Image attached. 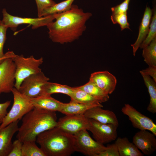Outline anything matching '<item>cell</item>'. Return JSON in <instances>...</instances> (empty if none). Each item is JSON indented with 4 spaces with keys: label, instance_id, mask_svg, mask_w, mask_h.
Segmentation results:
<instances>
[{
    "label": "cell",
    "instance_id": "cell-1",
    "mask_svg": "<svg viewBox=\"0 0 156 156\" xmlns=\"http://www.w3.org/2000/svg\"><path fill=\"white\" fill-rule=\"evenodd\" d=\"M92 15L73 4L69 10L56 14L55 21L47 26L49 38L53 42L61 44L78 39L86 30V22Z\"/></svg>",
    "mask_w": 156,
    "mask_h": 156
},
{
    "label": "cell",
    "instance_id": "cell-2",
    "mask_svg": "<svg viewBox=\"0 0 156 156\" xmlns=\"http://www.w3.org/2000/svg\"><path fill=\"white\" fill-rule=\"evenodd\" d=\"M22 119L16 137L23 142L36 141L39 134L56 127L57 122L55 112L35 107Z\"/></svg>",
    "mask_w": 156,
    "mask_h": 156
},
{
    "label": "cell",
    "instance_id": "cell-3",
    "mask_svg": "<svg viewBox=\"0 0 156 156\" xmlns=\"http://www.w3.org/2000/svg\"><path fill=\"white\" fill-rule=\"evenodd\" d=\"M36 141L46 156H69L75 152L74 135L57 127L40 133Z\"/></svg>",
    "mask_w": 156,
    "mask_h": 156
},
{
    "label": "cell",
    "instance_id": "cell-4",
    "mask_svg": "<svg viewBox=\"0 0 156 156\" xmlns=\"http://www.w3.org/2000/svg\"><path fill=\"white\" fill-rule=\"evenodd\" d=\"M11 92L13 96V104L0 125V128L5 127L13 122L20 120L34 107L31 98L21 93L14 87Z\"/></svg>",
    "mask_w": 156,
    "mask_h": 156
},
{
    "label": "cell",
    "instance_id": "cell-5",
    "mask_svg": "<svg viewBox=\"0 0 156 156\" xmlns=\"http://www.w3.org/2000/svg\"><path fill=\"white\" fill-rule=\"evenodd\" d=\"M12 59L16 67L14 87L18 90L25 79L42 71L40 66L43 62L42 57L36 59L33 56L25 57L23 55H16Z\"/></svg>",
    "mask_w": 156,
    "mask_h": 156
},
{
    "label": "cell",
    "instance_id": "cell-6",
    "mask_svg": "<svg viewBox=\"0 0 156 156\" xmlns=\"http://www.w3.org/2000/svg\"><path fill=\"white\" fill-rule=\"evenodd\" d=\"M2 13L3 16L2 22L13 31H16L18 26L21 24H30L32 25L33 29L47 26L54 20L56 14L37 18L22 17L10 14L5 8L3 9Z\"/></svg>",
    "mask_w": 156,
    "mask_h": 156
},
{
    "label": "cell",
    "instance_id": "cell-7",
    "mask_svg": "<svg viewBox=\"0 0 156 156\" xmlns=\"http://www.w3.org/2000/svg\"><path fill=\"white\" fill-rule=\"evenodd\" d=\"M87 130H82L74 135L75 151L89 156H99L106 146L92 139Z\"/></svg>",
    "mask_w": 156,
    "mask_h": 156
},
{
    "label": "cell",
    "instance_id": "cell-8",
    "mask_svg": "<svg viewBox=\"0 0 156 156\" xmlns=\"http://www.w3.org/2000/svg\"><path fill=\"white\" fill-rule=\"evenodd\" d=\"M88 119L87 130L92 133L96 141L104 144L116 139L118 126L112 124L101 123L92 119Z\"/></svg>",
    "mask_w": 156,
    "mask_h": 156
},
{
    "label": "cell",
    "instance_id": "cell-9",
    "mask_svg": "<svg viewBox=\"0 0 156 156\" xmlns=\"http://www.w3.org/2000/svg\"><path fill=\"white\" fill-rule=\"evenodd\" d=\"M49 79L41 71L32 74L25 79L21 83L18 91L30 98L40 96L44 86Z\"/></svg>",
    "mask_w": 156,
    "mask_h": 156
},
{
    "label": "cell",
    "instance_id": "cell-10",
    "mask_svg": "<svg viewBox=\"0 0 156 156\" xmlns=\"http://www.w3.org/2000/svg\"><path fill=\"white\" fill-rule=\"evenodd\" d=\"M121 111L128 116L134 127L140 130L148 131L156 136V125L151 119L128 103L124 104Z\"/></svg>",
    "mask_w": 156,
    "mask_h": 156
},
{
    "label": "cell",
    "instance_id": "cell-11",
    "mask_svg": "<svg viewBox=\"0 0 156 156\" xmlns=\"http://www.w3.org/2000/svg\"><path fill=\"white\" fill-rule=\"evenodd\" d=\"M15 69L12 58L5 59L0 63V94L11 92L15 83Z\"/></svg>",
    "mask_w": 156,
    "mask_h": 156
},
{
    "label": "cell",
    "instance_id": "cell-12",
    "mask_svg": "<svg viewBox=\"0 0 156 156\" xmlns=\"http://www.w3.org/2000/svg\"><path fill=\"white\" fill-rule=\"evenodd\" d=\"M88 125L89 119L83 114L66 115L57 121L56 127L74 135L82 130H87Z\"/></svg>",
    "mask_w": 156,
    "mask_h": 156
},
{
    "label": "cell",
    "instance_id": "cell-13",
    "mask_svg": "<svg viewBox=\"0 0 156 156\" xmlns=\"http://www.w3.org/2000/svg\"><path fill=\"white\" fill-rule=\"evenodd\" d=\"M156 136L148 131L140 130L133 136L132 143L143 154L150 155L156 150Z\"/></svg>",
    "mask_w": 156,
    "mask_h": 156
},
{
    "label": "cell",
    "instance_id": "cell-14",
    "mask_svg": "<svg viewBox=\"0 0 156 156\" xmlns=\"http://www.w3.org/2000/svg\"><path fill=\"white\" fill-rule=\"evenodd\" d=\"M89 80L108 94H111L114 91L117 82L116 77L107 71H99L92 73Z\"/></svg>",
    "mask_w": 156,
    "mask_h": 156
},
{
    "label": "cell",
    "instance_id": "cell-15",
    "mask_svg": "<svg viewBox=\"0 0 156 156\" xmlns=\"http://www.w3.org/2000/svg\"><path fill=\"white\" fill-rule=\"evenodd\" d=\"M19 121L17 120L0 128V156H8L10 152L12 144V139L18 131Z\"/></svg>",
    "mask_w": 156,
    "mask_h": 156
},
{
    "label": "cell",
    "instance_id": "cell-16",
    "mask_svg": "<svg viewBox=\"0 0 156 156\" xmlns=\"http://www.w3.org/2000/svg\"><path fill=\"white\" fill-rule=\"evenodd\" d=\"M102 107L97 106L92 108L83 114L88 119H92L104 124H112L118 126V118L113 111L104 109Z\"/></svg>",
    "mask_w": 156,
    "mask_h": 156
},
{
    "label": "cell",
    "instance_id": "cell-17",
    "mask_svg": "<svg viewBox=\"0 0 156 156\" xmlns=\"http://www.w3.org/2000/svg\"><path fill=\"white\" fill-rule=\"evenodd\" d=\"M152 14V9L146 5L139 27L137 38L135 43L131 45L134 56L148 34Z\"/></svg>",
    "mask_w": 156,
    "mask_h": 156
},
{
    "label": "cell",
    "instance_id": "cell-18",
    "mask_svg": "<svg viewBox=\"0 0 156 156\" xmlns=\"http://www.w3.org/2000/svg\"><path fill=\"white\" fill-rule=\"evenodd\" d=\"M31 100L34 107L55 112H60L64 104L50 95H42Z\"/></svg>",
    "mask_w": 156,
    "mask_h": 156
},
{
    "label": "cell",
    "instance_id": "cell-19",
    "mask_svg": "<svg viewBox=\"0 0 156 156\" xmlns=\"http://www.w3.org/2000/svg\"><path fill=\"white\" fill-rule=\"evenodd\" d=\"M114 143L116 145L119 156H143L135 146L126 137H118Z\"/></svg>",
    "mask_w": 156,
    "mask_h": 156
},
{
    "label": "cell",
    "instance_id": "cell-20",
    "mask_svg": "<svg viewBox=\"0 0 156 156\" xmlns=\"http://www.w3.org/2000/svg\"><path fill=\"white\" fill-rule=\"evenodd\" d=\"M97 105L78 103L71 100L68 103H64L60 112L65 115L83 114L89 109ZM100 107V106H99Z\"/></svg>",
    "mask_w": 156,
    "mask_h": 156
},
{
    "label": "cell",
    "instance_id": "cell-21",
    "mask_svg": "<svg viewBox=\"0 0 156 156\" xmlns=\"http://www.w3.org/2000/svg\"><path fill=\"white\" fill-rule=\"evenodd\" d=\"M77 87L88 93L101 103L109 99V94L90 80L84 85Z\"/></svg>",
    "mask_w": 156,
    "mask_h": 156
},
{
    "label": "cell",
    "instance_id": "cell-22",
    "mask_svg": "<svg viewBox=\"0 0 156 156\" xmlns=\"http://www.w3.org/2000/svg\"><path fill=\"white\" fill-rule=\"evenodd\" d=\"M150 96V102L147 109L152 114L156 113V82L150 76L140 74Z\"/></svg>",
    "mask_w": 156,
    "mask_h": 156
},
{
    "label": "cell",
    "instance_id": "cell-23",
    "mask_svg": "<svg viewBox=\"0 0 156 156\" xmlns=\"http://www.w3.org/2000/svg\"><path fill=\"white\" fill-rule=\"evenodd\" d=\"M73 90V88L67 85L48 81L44 86L40 96L51 95L54 93H62L70 97Z\"/></svg>",
    "mask_w": 156,
    "mask_h": 156
},
{
    "label": "cell",
    "instance_id": "cell-24",
    "mask_svg": "<svg viewBox=\"0 0 156 156\" xmlns=\"http://www.w3.org/2000/svg\"><path fill=\"white\" fill-rule=\"evenodd\" d=\"M70 97L71 100L78 103L96 105L103 107L101 103L88 93L77 87L73 88V91Z\"/></svg>",
    "mask_w": 156,
    "mask_h": 156
},
{
    "label": "cell",
    "instance_id": "cell-25",
    "mask_svg": "<svg viewBox=\"0 0 156 156\" xmlns=\"http://www.w3.org/2000/svg\"><path fill=\"white\" fill-rule=\"evenodd\" d=\"M75 0H65L44 10L40 17L46 16L55 14L61 13L70 9Z\"/></svg>",
    "mask_w": 156,
    "mask_h": 156
},
{
    "label": "cell",
    "instance_id": "cell-26",
    "mask_svg": "<svg viewBox=\"0 0 156 156\" xmlns=\"http://www.w3.org/2000/svg\"><path fill=\"white\" fill-rule=\"evenodd\" d=\"M142 56L148 66H156V38L143 49Z\"/></svg>",
    "mask_w": 156,
    "mask_h": 156
},
{
    "label": "cell",
    "instance_id": "cell-27",
    "mask_svg": "<svg viewBox=\"0 0 156 156\" xmlns=\"http://www.w3.org/2000/svg\"><path fill=\"white\" fill-rule=\"evenodd\" d=\"M36 142L28 141L23 142L22 156H46L42 149L37 146Z\"/></svg>",
    "mask_w": 156,
    "mask_h": 156
},
{
    "label": "cell",
    "instance_id": "cell-28",
    "mask_svg": "<svg viewBox=\"0 0 156 156\" xmlns=\"http://www.w3.org/2000/svg\"><path fill=\"white\" fill-rule=\"evenodd\" d=\"M152 16L149 29L148 34L144 41L140 45V48L143 49L148 45L154 39L156 38V10L155 6L152 9Z\"/></svg>",
    "mask_w": 156,
    "mask_h": 156
},
{
    "label": "cell",
    "instance_id": "cell-29",
    "mask_svg": "<svg viewBox=\"0 0 156 156\" xmlns=\"http://www.w3.org/2000/svg\"><path fill=\"white\" fill-rule=\"evenodd\" d=\"M8 27L5 25L1 20L0 21V59L5 58H11L13 56L10 51L5 54L3 52V48L6 39V32Z\"/></svg>",
    "mask_w": 156,
    "mask_h": 156
},
{
    "label": "cell",
    "instance_id": "cell-30",
    "mask_svg": "<svg viewBox=\"0 0 156 156\" xmlns=\"http://www.w3.org/2000/svg\"><path fill=\"white\" fill-rule=\"evenodd\" d=\"M111 19L114 24H118L120 25L121 31L126 29H130V25L128 21L127 12L112 14Z\"/></svg>",
    "mask_w": 156,
    "mask_h": 156
},
{
    "label": "cell",
    "instance_id": "cell-31",
    "mask_svg": "<svg viewBox=\"0 0 156 156\" xmlns=\"http://www.w3.org/2000/svg\"><path fill=\"white\" fill-rule=\"evenodd\" d=\"M37 8L38 16L40 17L43 11L56 3L53 0H35Z\"/></svg>",
    "mask_w": 156,
    "mask_h": 156
},
{
    "label": "cell",
    "instance_id": "cell-32",
    "mask_svg": "<svg viewBox=\"0 0 156 156\" xmlns=\"http://www.w3.org/2000/svg\"><path fill=\"white\" fill-rule=\"evenodd\" d=\"M23 142L17 139L12 143L11 150L8 156H22V147Z\"/></svg>",
    "mask_w": 156,
    "mask_h": 156
},
{
    "label": "cell",
    "instance_id": "cell-33",
    "mask_svg": "<svg viewBox=\"0 0 156 156\" xmlns=\"http://www.w3.org/2000/svg\"><path fill=\"white\" fill-rule=\"evenodd\" d=\"M131 0H124L122 3L111 8L112 14L122 13L127 12Z\"/></svg>",
    "mask_w": 156,
    "mask_h": 156
},
{
    "label": "cell",
    "instance_id": "cell-34",
    "mask_svg": "<svg viewBox=\"0 0 156 156\" xmlns=\"http://www.w3.org/2000/svg\"><path fill=\"white\" fill-rule=\"evenodd\" d=\"M99 156H119V155L117 147L114 143L108 145L106 149L101 153Z\"/></svg>",
    "mask_w": 156,
    "mask_h": 156
},
{
    "label": "cell",
    "instance_id": "cell-35",
    "mask_svg": "<svg viewBox=\"0 0 156 156\" xmlns=\"http://www.w3.org/2000/svg\"><path fill=\"white\" fill-rule=\"evenodd\" d=\"M11 101H8L5 102L0 103V125L7 114V109L10 105Z\"/></svg>",
    "mask_w": 156,
    "mask_h": 156
},
{
    "label": "cell",
    "instance_id": "cell-36",
    "mask_svg": "<svg viewBox=\"0 0 156 156\" xmlns=\"http://www.w3.org/2000/svg\"><path fill=\"white\" fill-rule=\"evenodd\" d=\"M140 74L150 76L156 82V66H148L146 69L140 71Z\"/></svg>",
    "mask_w": 156,
    "mask_h": 156
},
{
    "label": "cell",
    "instance_id": "cell-37",
    "mask_svg": "<svg viewBox=\"0 0 156 156\" xmlns=\"http://www.w3.org/2000/svg\"><path fill=\"white\" fill-rule=\"evenodd\" d=\"M3 58V59H0V63H1V62L2 61H3L5 59H6V58Z\"/></svg>",
    "mask_w": 156,
    "mask_h": 156
}]
</instances>
